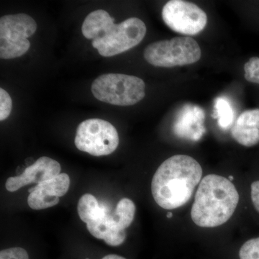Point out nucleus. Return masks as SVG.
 Returning <instances> with one entry per match:
<instances>
[{"mask_svg": "<svg viewBox=\"0 0 259 259\" xmlns=\"http://www.w3.org/2000/svg\"><path fill=\"white\" fill-rule=\"evenodd\" d=\"M13 102L9 94L0 89V120H6L11 113Z\"/></svg>", "mask_w": 259, "mask_h": 259, "instance_id": "nucleus-20", "label": "nucleus"}, {"mask_svg": "<svg viewBox=\"0 0 259 259\" xmlns=\"http://www.w3.org/2000/svg\"><path fill=\"white\" fill-rule=\"evenodd\" d=\"M228 180H229L230 181H231V182H232V181L234 180V178H233V176H230V177H228Z\"/></svg>", "mask_w": 259, "mask_h": 259, "instance_id": "nucleus-25", "label": "nucleus"}, {"mask_svg": "<svg viewBox=\"0 0 259 259\" xmlns=\"http://www.w3.org/2000/svg\"><path fill=\"white\" fill-rule=\"evenodd\" d=\"M28 204L29 207L35 210H40L54 207L59 202V197L49 195L44 190L35 187L29 190Z\"/></svg>", "mask_w": 259, "mask_h": 259, "instance_id": "nucleus-17", "label": "nucleus"}, {"mask_svg": "<svg viewBox=\"0 0 259 259\" xmlns=\"http://www.w3.org/2000/svg\"><path fill=\"white\" fill-rule=\"evenodd\" d=\"M245 78L249 82L259 84V58L253 57L245 64Z\"/></svg>", "mask_w": 259, "mask_h": 259, "instance_id": "nucleus-19", "label": "nucleus"}, {"mask_svg": "<svg viewBox=\"0 0 259 259\" xmlns=\"http://www.w3.org/2000/svg\"><path fill=\"white\" fill-rule=\"evenodd\" d=\"M232 137L238 144L251 147L259 143V109L243 112L231 130Z\"/></svg>", "mask_w": 259, "mask_h": 259, "instance_id": "nucleus-11", "label": "nucleus"}, {"mask_svg": "<svg viewBox=\"0 0 259 259\" xmlns=\"http://www.w3.org/2000/svg\"><path fill=\"white\" fill-rule=\"evenodd\" d=\"M218 125L223 130H228L234 122L235 113L231 102L225 97H218L214 100V115Z\"/></svg>", "mask_w": 259, "mask_h": 259, "instance_id": "nucleus-15", "label": "nucleus"}, {"mask_svg": "<svg viewBox=\"0 0 259 259\" xmlns=\"http://www.w3.org/2000/svg\"><path fill=\"white\" fill-rule=\"evenodd\" d=\"M202 168L194 158L175 155L161 163L151 182V192L163 209L179 208L190 201L201 182Z\"/></svg>", "mask_w": 259, "mask_h": 259, "instance_id": "nucleus-1", "label": "nucleus"}, {"mask_svg": "<svg viewBox=\"0 0 259 259\" xmlns=\"http://www.w3.org/2000/svg\"><path fill=\"white\" fill-rule=\"evenodd\" d=\"M61 170V167L59 162L44 156L39 158L31 166L25 168L20 176L8 178L5 187L9 192H14L30 184L40 185L60 175Z\"/></svg>", "mask_w": 259, "mask_h": 259, "instance_id": "nucleus-9", "label": "nucleus"}, {"mask_svg": "<svg viewBox=\"0 0 259 259\" xmlns=\"http://www.w3.org/2000/svg\"><path fill=\"white\" fill-rule=\"evenodd\" d=\"M205 114L200 107L187 104L177 113L174 133L180 139L198 141L206 133Z\"/></svg>", "mask_w": 259, "mask_h": 259, "instance_id": "nucleus-10", "label": "nucleus"}, {"mask_svg": "<svg viewBox=\"0 0 259 259\" xmlns=\"http://www.w3.org/2000/svg\"><path fill=\"white\" fill-rule=\"evenodd\" d=\"M89 232L97 239L104 240L110 246H118L125 241V231H118L111 229L102 219L87 224Z\"/></svg>", "mask_w": 259, "mask_h": 259, "instance_id": "nucleus-13", "label": "nucleus"}, {"mask_svg": "<svg viewBox=\"0 0 259 259\" xmlns=\"http://www.w3.org/2000/svg\"><path fill=\"white\" fill-rule=\"evenodd\" d=\"M136 214V206L131 199H120L115 210L106 212L104 221L107 226L115 231H125L134 221Z\"/></svg>", "mask_w": 259, "mask_h": 259, "instance_id": "nucleus-12", "label": "nucleus"}, {"mask_svg": "<svg viewBox=\"0 0 259 259\" xmlns=\"http://www.w3.org/2000/svg\"><path fill=\"white\" fill-rule=\"evenodd\" d=\"M91 90L97 100L117 106L136 105L146 95L141 78L122 74L102 75L93 81Z\"/></svg>", "mask_w": 259, "mask_h": 259, "instance_id": "nucleus-4", "label": "nucleus"}, {"mask_svg": "<svg viewBox=\"0 0 259 259\" xmlns=\"http://www.w3.org/2000/svg\"><path fill=\"white\" fill-rule=\"evenodd\" d=\"M163 22L174 31L194 35L204 30L207 17L197 5L182 0L168 2L162 10Z\"/></svg>", "mask_w": 259, "mask_h": 259, "instance_id": "nucleus-8", "label": "nucleus"}, {"mask_svg": "<svg viewBox=\"0 0 259 259\" xmlns=\"http://www.w3.org/2000/svg\"><path fill=\"white\" fill-rule=\"evenodd\" d=\"M102 259H126L124 257L120 256L115 254L107 255L106 256L104 257Z\"/></svg>", "mask_w": 259, "mask_h": 259, "instance_id": "nucleus-23", "label": "nucleus"}, {"mask_svg": "<svg viewBox=\"0 0 259 259\" xmlns=\"http://www.w3.org/2000/svg\"><path fill=\"white\" fill-rule=\"evenodd\" d=\"M77 210L79 218L87 224L102 219L107 212L100 207L96 197L91 194L81 196L78 202Z\"/></svg>", "mask_w": 259, "mask_h": 259, "instance_id": "nucleus-14", "label": "nucleus"}, {"mask_svg": "<svg viewBox=\"0 0 259 259\" xmlns=\"http://www.w3.org/2000/svg\"><path fill=\"white\" fill-rule=\"evenodd\" d=\"M37 30V24L26 14L8 15L0 19V57L12 59L28 52V37Z\"/></svg>", "mask_w": 259, "mask_h": 259, "instance_id": "nucleus-6", "label": "nucleus"}, {"mask_svg": "<svg viewBox=\"0 0 259 259\" xmlns=\"http://www.w3.org/2000/svg\"><path fill=\"white\" fill-rule=\"evenodd\" d=\"M144 56L153 66L171 68L197 62L201 58V49L192 37H177L150 44Z\"/></svg>", "mask_w": 259, "mask_h": 259, "instance_id": "nucleus-5", "label": "nucleus"}, {"mask_svg": "<svg viewBox=\"0 0 259 259\" xmlns=\"http://www.w3.org/2000/svg\"><path fill=\"white\" fill-rule=\"evenodd\" d=\"M238 202L239 194L231 181L219 175H207L196 192L191 217L201 228L220 226L234 214Z\"/></svg>", "mask_w": 259, "mask_h": 259, "instance_id": "nucleus-3", "label": "nucleus"}, {"mask_svg": "<svg viewBox=\"0 0 259 259\" xmlns=\"http://www.w3.org/2000/svg\"><path fill=\"white\" fill-rule=\"evenodd\" d=\"M74 143L79 151L92 156H107L118 147L119 136L110 122L102 119H89L78 126Z\"/></svg>", "mask_w": 259, "mask_h": 259, "instance_id": "nucleus-7", "label": "nucleus"}, {"mask_svg": "<svg viewBox=\"0 0 259 259\" xmlns=\"http://www.w3.org/2000/svg\"><path fill=\"white\" fill-rule=\"evenodd\" d=\"M36 187L53 197H63L69 191L70 178L66 174H60L47 182L37 185Z\"/></svg>", "mask_w": 259, "mask_h": 259, "instance_id": "nucleus-16", "label": "nucleus"}, {"mask_svg": "<svg viewBox=\"0 0 259 259\" xmlns=\"http://www.w3.org/2000/svg\"><path fill=\"white\" fill-rule=\"evenodd\" d=\"M239 257L240 259H259V237L248 240L242 245Z\"/></svg>", "mask_w": 259, "mask_h": 259, "instance_id": "nucleus-18", "label": "nucleus"}, {"mask_svg": "<svg viewBox=\"0 0 259 259\" xmlns=\"http://www.w3.org/2000/svg\"><path fill=\"white\" fill-rule=\"evenodd\" d=\"M172 216H173V214H172V212H168V213H167V214H166L167 218H172Z\"/></svg>", "mask_w": 259, "mask_h": 259, "instance_id": "nucleus-24", "label": "nucleus"}, {"mask_svg": "<svg viewBox=\"0 0 259 259\" xmlns=\"http://www.w3.org/2000/svg\"><path fill=\"white\" fill-rule=\"evenodd\" d=\"M0 259H29V255L23 248L15 247L2 250Z\"/></svg>", "mask_w": 259, "mask_h": 259, "instance_id": "nucleus-21", "label": "nucleus"}, {"mask_svg": "<svg viewBox=\"0 0 259 259\" xmlns=\"http://www.w3.org/2000/svg\"><path fill=\"white\" fill-rule=\"evenodd\" d=\"M251 199L255 209L259 212V181L253 182L250 187Z\"/></svg>", "mask_w": 259, "mask_h": 259, "instance_id": "nucleus-22", "label": "nucleus"}, {"mask_svg": "<svg viewBox=\"0 0 259 259\" xmlns=\"http://www.w3.org/2000/svg\"><path fill=\"white\" fill-rule=\"evenodd\" d=\"M81 31L87 39L93 40V46L104 57H112L136 47L146 35V25L141 19L131 18L120 24L107 11L97 10L83 20Z\"/></svg>", "mask_w": 259, "mask_h": 259, "instance_id": "nucleus-2", "label": "nucleus"}]
</instances>
